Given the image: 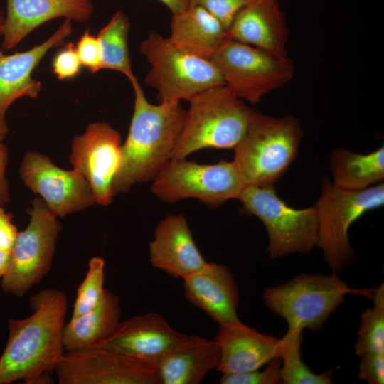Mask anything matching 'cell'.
I'll return each mask as SVG.
<instances>
[{
    "instance_id": "5b68a950",
    "label": "cell",
    "mask_w": 384,
    "mask_h": 384,
    "mask_svg": "<svg viewBox=\"0 0 384 384\" xmlns=\"http://www.w3.org/2000/svg\"><path fill=\"white\" fill-rule=\"evenodd\" d=\"M139 50L150 64L145 82L156 90L160 104L189 101L207 89L224 85L210 60L181 50L155 31L149 33Z\"/></svg>"
},
{
    "instance_id": "9c48e42d",
    "label": "cell",
    "mask_w": 384,
    "mask_h": 384,
    "mask_svg": "<svg viewBox=\"0 0 384 384\" xmlns=\"http://www.w3.org/2000/svg\"><path fill=\"white\" fill-rule=\"evenodd\" d=\"M224 85L238 98L255 105L294 77L289 58H278L254 46L227 39L210 60Z\"/></svg>"
},
{
    "instance_id": "ffe728a7",
    "label": "cell",
    "mask_w": 384,
    "mask_h": 384,
    "mask_svg": "<svg viewBox=\"0 0 384 384\" xmlns=\"http://www.w3.org/2000/svg\"><path fill=\"white\" fill-rule=\"evenodd\" d=\"M186 298L219 325L240 321L238 284L229 268L214 262L183 279Z\"/></svg>"
},
{
    "instance_id": "d6a6232c",
    "label": "cell",
    "mask_w": 384,
    "mask_h": 384,
    "mask_svg": "<svg viewBox=\"0 0 384 384\" xmlns=\"http://www.w3.org/2000/svg\"><path fill=\"white\" fill-rule=\"evenodd\" d=\"M82 64L72 42L65 45L55 55L52 68L53 72L59 80L70 79L77 76Z\"/></svg>"
},
{
    "instance_id": "f1b7e54d",
    "label": "cell",
    "mask_w": 384,
    "mask_h": 384,
    "mask_svg": "<svg viewBox=\"0 0 384 384\" xmlns=\"http://www.w3.org/2000/svg\"><path fill=\"white\" fill-rule=\"evenodd\" d=\"M105 261L100 257H93L88 262V269L80 285L74 303L72 316L84 314L95 308L104 293Z\"/></svg>"
},
{
    "instance_id": "d6986e66",
    "label": "cell",
    "mask_w": 384,
    "mask_h": 384,
    "mask_svg": "<svg viewBox=\"0 0 384 384\" xmlns=\"http://www.w3.org/2000/svg\"><path fill=\"white\" fill-rule=\"evenodd\" d=\"M149 261L154 268L183 279L208 262L196 247L181 214L168 215L158 223L149 244Z\"/></svg>"
},
{
    "instance_id": "52a82bcc",
    "label": "cell",
    "mask_w": 384,
    "mask_h": 384,
    "mask_svg": "<svg viewBox=\"0 0 384 384\" xmlns=\"http://www.w3.org/2000/svg\"><path fill=\"white\" fill-rule=\"evenodd\" d=\"M383 204V182L353 191L339 188L327 179L323 181L321 195L314 205L317 217L316 245L321 249L326 262L333 271H341L353 259L348 238L350 226L366 213Z\"/></svg>"
},
{
    "instance_id": "ab89813d",
    "label": "cell",
    "mask_w": 384,
    "mask_h": 384,
    "mask_svg": "<svg viewBox=\"0 0 384 384\" xmlns=\"http://www.w3.org/2000/svg\"><path fill=\"white\" fill-rule=\"evenodd\" d=\"M6 134L0 130V138L4 139Z\"/></svg>"
},
{
    "instance_id": "8d00e7d4",
    "label": "cell",
    "mask_w": 384,
    "mask_h": 384,
    "mask_svg": "<svg viewBox=\"0 0 384 384\" xmlns=\"http://www.w3.org/2000/svg\"><path fill=\"white\" fill-rule=\"evenodd\" d=\"M171 11V14L177 13L191 4V0H159Z\"/></svg>"
},
{
    "instance_id": "8fae6325",
    "label": "cell",
    "mask_w": 384,
    "mask_h": 384,
    "mask_svg": "<svg viewBox=\"0 0 384 384\" xmlns=\"http://www.w3.org/2000/svg\"><path fill=\"white\" fill-rule=\"evenodd\" d=\"M245 186L233 161L201 164L181 159L170 160L153 179L151 191L169 203L192 198L215 207L238 199Z\"/></svg>"
},
{
    "instance_id": "74e56055",
    "label": "cell",
    "mask_w": 384,
    "mask_h": 384,
    "mask_svg": "<svg viewBox=\"0 0 384 384\" xmlns=\"http://www.w3.org/2000/svg\"><path fill=\"white\" fill-rule=\"evenodd\" d=\"M11 252L0 247V279L3 277L9 267Z\"/></svg>"
},
{
    "instance_id": "cb8c5ba5",
    "label": "cell",
    "mask_w": 384,
    "mask_h": 384,
    "mask_svg": "<svg viewBox=\"0 0 384 384\" xmlns=\"http://www.w3.org/2000/svg\"><path fill=\"white\" fill-rule=\"evenodd\" d=\"M122 309L117 295L105 289L99 304L90 311L72 316L65 324L63 343L65 351L95 346L110 336L120 322Z\"/></svg>"
},
{
    "instance_id": "d590c367",
    "label": "cell",
    "mask_w": 384,
    "mask_h": 384,
    "mask_svg": "<svg viewBox=\"0 0 384 384\" xmlns=\"http://www.w3.org/2000/svg\"><path fill=\"white\" fill-rule=\"evenodd\" d=\"M0 138V207H4L9 199L8 181L6 178V169L8 162V151Z\"/></svg>"
},
{
    "instance_id": "1f68e13d",
    "label": "cell",
    "mask_w": 384,
    "mask_h": 384,
    "mask_svg": "<svg viewBox=\"0 0 384 384\" xmlns=\"http://www.w3.org/2000/svg\"><path fill=\"white\" fill-rule=\"evenodd\" d=\"M251 0H191V4L202 6L217 18L227 29L235 14Z\"/></svg>"
},
{
    "instance_id": "484cf974",
    "label": "cell",
    "mask_w": 384,
    "mask_h": 384,
    "mask_svg": "<svg viewBox=\"0 0 384 384\" xmlns=\"http://www.w3.org/2000/svg\"><path fill=\"white\" fill-rule=\"evenodd\" d=\"M129 26L128 16L122 11H117L97 36L102 51V70L118 71L132 82L137 78L132 72L128 47Z\"/></svg>"
},
{
    "instance_id": "30bf717a",
    "label": "cell",
    "mask_w": 384,
    "mask_h": 384,
    "mask_svg": "<svg viewBox=\"0 0 384 384\" xmlns=\"http://www.w3.org/2000/svg\"><path fill=\"white\" fill-rule=\"evenodd\" d=\"M26 228L18 232L11 250L7 270L1 279L4 292L17 297L26 294L50 271L62 225L41 198L28 210Z\"/></svg>"
},
{
    "instance_id": "e0dca14e",
    "label": "cell",
    "mask_w": 384,
    "mask_h": 384,
    "mask_svg": "<svg viewBox=\"0 0 384 384\" xmlns=\"http://www.w3.org/2000/svg\"><path fill=\"white\" fill-rule=\"evenodd\" d=\"M289 30L279 0H251L235 16L228 38L287 58Z\"/></svg>"
},
{
    "instance_id": "4fadbf2b",
    "label": "cell",
    "mask_w": 384,
    "mask_h": 384,
    "mask_svg": "<svg viewBox=\"0 0 384 384\" xmlns=\"http://www.w3.org/2000/svg\"><path fill=\"white\" fill-rule=\"evenodd\" d=\"M121 137L106 122H94L75 136L70 161L89 183L95 203L107 206L114 196L112 184L121 160Z\"/></svg>"
},
{
    "instance_id": "4316f807",
    "label": "cell",
    "mask_w": 384,
    "mask_h": 384,
    "mask_svg": "<svg viewBox=\"0 0 384 384\" xmlns=\"http://www.w3.org/2000/svg\"><path fill=\"white\" fill-rule=\"evenodd\" d=\"M302 330H287L280 339L278 358L281 360V383L284 384H330L331 373L311 371L302 361L301 346Z\"/></svg>"
},
{
    "instance_id": "f35d334b",
    "label": "cell",
    "mask_w": 384,
    "mask_h": 384,
    "mask_svg": "<svg viewBox=\"0 0 384 384\" xmlns=\"http://www.w3.org/2000/svg\"><path fill=\"white\" fill-rule=\"evenodd\" d=\"M3 22H4V18L2 16H0V36L1 35V31L3 28Z\"/></svg>"
},
{
    "instance_id": "6da1fadb",
    "label": "cell",
    "mask_w": 384,
    "mask_h": 384,
    "mask_svg": "<svg viewBox=\"0 0 384 384\" xmlns=\"http://www.w3.org/2000/svg\"><path fill=\"white\" fill-rule=\"evenodd\" d=\"M33 314L8 319V340L0 356V384L22 380L51 383L50 373L65 350L63 334L68 311L64 292L40 291L31 297Z\"/></svg>"
},
{
    "instance_id": "e575fe53",
    "label": "cell",
    "mask_w": 384,
    "mask_h": 384,
    "mask_svg": "<svg viewBox=\"0 0 384 384\" xmlns=\"http://www.w3.org/2000/svg\"><path fill=\"white\" fill-rule=\"evenodd\" d=\"M18 233L11 214L0 207V247L11 252Z\"/></svg>"
},
{
    "instance_id": "ba28073f",
    "label": "cell",
    "mask_w": 384,
    "mask_h": 384,
    "mask_svg": "<svg viewBox=\"0 0 384 384\" xmlns=\"http://www.w3.org/2000/svg\"><path fill=\"white\" fill-rule=\"evenodd\" d=\"M238 200L242 203L244 212L257 217L264 224L271 259L293 253L306 255L316 246L315 206L294 208L277 196L274 185L245 186Z\"/></svg>"
},
{
    "instance_id": "d4e9b609",
    "label": "cell",
    "mask_w": 384,
    "mask_h": 384,
    "mask_svg": "<svg viewBox=\"0 0 384 384\" xmlns=\"http://www.w3.org/2000/svg\"><path fill=\"white\" fill-rule=\"evenodd\" d=\"M333 184L347 190H363L384 179V147L368 154L355 153L343 148L330 155Z\"/></svg>"
},
{
    "instance_id": "7402d4cb",
    "label": "cell",
    "mask_w": 384,
    "mask_h": 384,
    "mask_svg": "<svg viewBox=\"0 0 384 384\" xmlns=\"http://www.w3.org/2000/svg\"><path fill=\"white\" fill-rule=\"evenodd\" d=\"M220 361V350L215 340L186 335L157 365L160 384H199Z\"/></svg>"
},
{
    "instance_id": "5bb4252c",
    "label": "cell",
    "mask_w": 384,
    "mask_h": 384,
    "mask_svg": "<svg viewBox=\"0 0 384 384\" xmlns=\"http://www.w3.org/2000/svg\"><path fill=\"white\" fill-rule=\"evenodd\" d=\"M19 173L24 184L41 196L57 217L85 210L95 203L90 186L80 173L59 168L41 153H26Z\"/></svg>"
},
{
    "instance_id": "7c38bea8",
    "label": "cell",
    "mask_w": 384,
    "mask_h": 384,
    "mask_svg": "<svg viewBox=\"0 0 384 384\" xmlns=\"http://www.w3.org/2000/svg\"><path fill=\"white\" fill-rule=\"evenodd\" d=\"M54 372L60 384H160L156 368L99 346L65 351Z\"/></svg>"
},
{
    "instance_id": "f546056e",
    "label": "cell",
    "mask_w": 384,
    "mask_h": 384,
    "mask_svg": "<svg viewBox=\"0 0 384 384\" xmlns=\"http://www.w3.org/2000/svg\"><path fill=\"white\" fill-rule=\"evenodd\" d=\"M265 370H255L233 375H222L221 384H276L281 383V360L277 357L268 363Z\"/></svg>"
},
{
    "instance_id": "4dcf8cb0",
    "label": "cell",
    "mask_w": 384,
    "mask_h": 384,
    "mask_svg": "<svg viewBox=\"0 0 384 384\" xmlns=\"http://www.w3.org/2000/svg\"><path fill=\"white\" fill-rule=\"evenodd\" d=\"M75 50L82 66L92 73L102 70V51L97 36L87 30L79 39Z\"/></svg>"
},
{
    "instance_id": "b9f144b4",
    "label": "cell",
    "mask_w": 384,
    "mask_h": 384,
    "mask_svg": "<svg viewBox=\"0 0 384 384\" xmlns=\"http://www.w3.org/2000/svg\"><path fill=\"white\" fill-rule=\"evenodd\" d=\"M279 1H284V0H279Z\"/></svg>"
},
{
    "instance_id": "ac0fdd59",
    "label": "cell",
    "mask_w": 384,
    "mask_h": 384,
    "mask_svg": "<svg viewBox=\"0 0 384 384\" xmlns=\"http://www.w3.org/2000/svg\"><path fill=\"white\" fill-rule=\"evenodd\" d=\"M92 12V0H6L1 48H14L36 28L52 19L64 17L85 22Z\"/></svg>"
},
{
    "instance_id": "2e32d148",
    "label": "cell",
    "mask_w": 384,
    "mask_h": 384,
    "mask_svg": "<svg viewBox=\"0 0 384 384\" xmlns=\"http://www.w3.org/2000/svg\"><path fill=\"white\" fill-rule=\"evenodd\" d=\"M72 20L65 18L47 40L30 50L6 55L0 50V130L8 132L5 114L10 105L22 97H37L41 84L32 73L50 49L62 46L72 33Z\"/></svg>"
},
{
    "instance_id": "7a4b0ae2",
    "label": "cell",
    "mask_w": 384,
    "mask_h": 384,
    "mask_svg": "<svg viewBox=\"0 0 384 384\" xmlns=\"http://www.w3.org/2000/svg\"><path fill=\"white\" fill-rule=\"evenodd\" d=\"M134 112L114 176V194L126 193L138 183L153 180L171 159L186 112L180 102L154 105L146 98L137 79Z\"/></svg>"
},
{
    "instance_id": "44dd1931",
    "label": "cell",
    "mask_w": 384,
    "mask_h": 384,
    "mask_svg": "<svg viewBox=\"0 0 384 384\" xmlns=\"http://www.w3.org/2000/svg\"><path fill=\"white\" fill-rule=\"evenodd\" d=\"M213 340L220 350L216 370L223 375L258 370L278 357L279 338L261 334L241 321L219 325Z\"/></svg>"
},
{
    "instance_id": "9a60e30c",
    "label": "cell",
    "mask_w": 384,
    "mask_h": 384,
    "mask_svg": "<svg viewBox=\"0 0 384 384\" xmlns=\"http://www.w3.org/2000/svg\"><path fill=\"white\" fill-rule=\"evenodd\" d=\"M186 336L159 314L149 312L120 321L115 330L96 346L127 356L154 368Z\"/></svg>"
},
{
    "instance_id": "3957f363",
    "label": "cell",
    "mask_w": 384,
    "mask_h": 384,
    "mask_svg": "<svg viewBox=\"0 0 384 384\" xmlns=\"http://www.w3.org/2000/svg\"><path fill=\"white\" fill-rule=\"evenodd\" d=\"M189 102L171 159L206 148L234 149L255 112L225 85L207 89Z\"/></svg>"
},
{
    "instance_id": "8992f818",
    "label": "cell",
    "mask_w": 384,
    "mask_h": 384,
    "mask_svg": "<svg viewBox=\"0 0 384 384\" xmlns=\"http://www.w3.org/2000/svg\"><path fill=\"white\" fill-rule=\"evenodd\" d=\"M374 289L351 288L335 272L299 274L286 284L266 289L263 297L267 307L287 321L288 330L319 331L348 294L372 298Z\"/></svg>"
},
{
    "instance_id": "836d02e7",
    "label": "cell",
    "mask_w": 384,
    "mask_h": 384,
    "mask_svg": "<svg viewBox=\"0 0 384 384\" xmlns=\"http://www.w3.org/2000/svg\"><path fill=\"white\" fill-rule=\"evenodd\" d=\"M361 358L359 379L370 384H383L384 353H368Z\"/></svg>"
},
{
    "instance_id": "277c9868",
    "label": "cell",
    "mask_w": 384,
    "mask_h": 384,
    "mask_svg": "<svg viewBox=\"0 0 384 384\" xmlns=\"http://www.w3.org/2000/svg\"><path fill=\"white\" fill-rule=\"evenodd\" d=\"M302 127L292 115L274 117L255 111L234 148L233 162L245 186H272L295 159Z\"/></svg>"
},
{
    "instance_id": "83f0119b",
    "label": "cell",
    "mask_w": 384,
    "mask_h": 384,
    "mask_svg": "<svg viewBox=\"0 0 384 384\" xmlns=\"http://www.w3.org/2000/svg\"><path fill=\"white\" fill-rule=\"evenodd\" d=\"M372 308L361 314L356 353L360 357L368 353H384V284L375 288Z\"/></svg>"
},
{
    "instance_id": "603a6c76",
    "label": "cell",
    "mask_w": 384,
    "mask_h": 384,
    "mask_svg": "<svg viewBox=\"0 0 384 384\" xmlns=\"http://www.w3.org/2000/svg\"><path fill=\"white\" fill-rule=\"evenodd\" d=\"M169 41L181 50L211 60L223 43L228 39L222 23L201 6L190 4L172 14Z\"/></svg>"
},
{
    "instance_id": "60d3db41",
    "label": "cell",
    "mask_w": 384,
    "mask_h": 384,
    "mask_svg": "<svg viewBox=\"0 0 384 384\" xmlns=\"http://www.w3.org/2000/svg\"><path fill=\"white\" fill-rule=\"evenodd\" d=\"M0 16H1V10H0Z\"/></svg>"
}]
</instances>
